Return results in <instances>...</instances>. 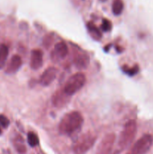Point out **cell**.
<instances>
[{
  "mask_svg": "<svg viewBox=\"0 0 153 154\" xmlns=\"http://www.w3.org/2000/svg\"><path fill=\"white\" fill-rule=\"evenodd\" d=\"M83 123V117L78 111H71L63 116L58 124V132L64 135H70L79 130Z\"/></svg>",
  "mask_w": 153,
  "mask_h": 154,
  "instance_id": "obj_1",
  "label": "cell"
},
{
  "mask_svg": "<svg viewBox=\"0 0 153 154\" xmlns=\"http://www.w3.org/2000/svg\"><path fill=\"white\" fill-rule=\"evenodd\" d=\"M136 123L134 120H130L124 124L118 138V147L121 150H124L129 147L134 139L136 134Z\"/></svg>",
  "mask_w": 153,
  "mask_h": 154,
  "instance_id": "obj_2",
  "label": "cell"
},
{
  "mask_svg": "<svg viewBox=\"0 0 153 154\" xmlns=\"http://www.w3.org/2000/svg\"><path fill=\"white\" fill-rule=\"evenodd\" d=\"M86 81V78L85 75L82 72H78L68 78L62 89L66 94L72 96L85 85Z\"/></svg>",
  "mask_w": 153,
  "mask_h": 154,
  "instance_id": "obj_3",
  "label": "cell"
},
{
  "mask_svg": "<svg viewBox=\"0 0 153 154\" xmlns=\"http://www.w3.org/2000/svg\"><path fill=\"white\" fill-rule=\"evenodd\" d=\"M96 136L91 132H86L81 135L73 146L74 154H86L94 144Z\"/></svg>",
  "mask_w": 153,
  "mask_h": 154,
  "instance_id": "obj_4",
  "label": "cell"
},
{
  "mask_svg": "<svg viewBox=\"0 0 153 154\" xmlns=\"http://www.w3.org/2000/svg\"><path fill=\"white\" fill-rule=\"evenodd\" d=\"M153 144V136L146 134L136 141L131 149V154H146Z\"/></svg>",
  "mask_w": 153,
  "mask_h": 154,
  "instance_id": "obj_5",
  "label": "cell"
},
{
  "mask_svg": "<svg viewBox=\"0 0 153 154\" xmlns=\"http://www.w3.org/2000/svg\"><path fill=\"white\" fill-rule=\"evenodd\" d=\"M116 141V135L109 133L105 135L98 146L95 154H110Z\"/></svg>",
  "mask_w": 153,
  "mask_h": 154,
  "instance_id": "obj_6",
  "label": "cell"
},
{
  "mask_svg": "<svg viewBox=\"0 0 153 154\" xmlns=\"http://www.w3.org/2000/svg\"><path fill=\"white\" fill-rule=\"evenodd\" d=\"M70 97L64 93L63 89H59L52 95V103L56 108H62L70 102Z\"/></svg>",
  "mask_w": 153,
  "mask_h": 154,
  "instance_id": "obj_7",
  "label": "cell"
},
{
  "mask_svg": "<svg viewBox=\"0 0 153 154\" xmlns=\"http://www.w3.org/2000/svg\"><path fill=\"white\" fill-rule=\"evenodd\" d=\"M90 59L86 53L76 51L74 53L73 63L77 69H85L89 65Z\"/></svg>",
  "mask_w": 153,
  "mask_h": 154,
  "instance_id": "obj_8",
  "label": "cell"
},
{
  "mask_svg": "<svg viewBox=\"0 0 153 154\" xmlns=\"http://www.w3.org/2000/svg\"><path fill=\"white\" fill-rule=\"evenodd\" d=\"M58 73V70L55 67H49L40 75L39 82L44 87H47L50 85L52 81L56 79Z\"/></svg>",
  "mask_w": 153,
  "mask_h": 154,
  "instance_id": "obj_9",
  "label": "cell"
},
{
  "mask_svg": "<svg viewBox=\"0 0 153 154\" xmlns=\"http://www.w3.org/2000/svg\"><path fill=\"white\" fill-rule=\"evenodd\" d=\"M68 54V48L64 42H59L54 46L53 51L51 52V58L53 60L65 58Z\"/></svg>",
  "mask_w": 153,
  "mask_h": 154,
  "instance_id": "obj_10",
  "label": "cell"
},
{
  "mask_svg": "<svg viewBox=\"0 0 153 154\" xmlns=\"http://www.w3.org/2000/svg\"><path fill=\"white\" fill-rule=\"evenodd\" d=\"M43 65V53L39 49H34L30 55V67L33 70H38Z\"/></svg>",
  "mask_w": 153,
  "mask_h": 154,
  "instance_id": "obj_11",
  "label": "cell"
},
{
  "mask_svg": "<svg viewBox=\"0 0 153 154\" xmlns=\"http://www.w3.org/2000/svg\"><path fill=\"white\" fill-rule=\"evenodd\" d=\"M22 66V59L19 55H14L10 58L5 69V73L8 75H14L16 73Z\"/></svg>",
  "mask_w": 153,
  "mask_h": 154,
  "instance_id": "obj_12",
  "label": "cell"
},
{
  "mask_svg": "<svg viewBox=\"0 0 153 154\" xmlns=\"http://www.w3.org/2000/svg\"><path fill=\"white\" fill-rule=\"evenodd\" d=\"M13 145L16 151L19 154H26V146L25 142H24L23 138L20 135H16L14 138Z\"/></svg>",
  "mask_w": 153,
  "mask_h": 154,
  "instance_id": "obj_13",
  "label": "cell"
},
{
  "mask_svg": "<svg viewBox=\"0 0 153 154\" xmlns=\"http://www.w3.org/2000/svg\"><path fill=\"white\" fill-rule=\"evenodd\" d=\"M87 29L88 32H89V34L91 35L92 37L94 39V40L99 41L102 38V34L101 32L100 31L98 28L92 22H88L86 24Z\"/></svg>",
  "mask_w": 153,
  "mask_h": 154,
  "instance_id": "obj_14",
  "label": "cell"
},
{
  "mask_svg": "<svg viewBox=\"0 0 153 154\" xmlns=\"http://www.w3.org/2000/svg\"><path fill=\"white\" fill-rule=\"evenodd\" d=\"M8 48L4 44L0 45V69H3L5 66L8 57Z\"/></svg>",
  "mask_w": 153,
  "mask_h": 154,
  "instance_id": "obj_15",
  "label": "cell"
},
{
  "mask_svg": "<svg viewBox=\"0 0 153 154\" xmlns=\"http://www.w3.org/2000/svg\"><path fill=\"white\" fill-rule=\"evenodd\" d=\"M124 9V3L122 0H113L112 5V11L114 15L118 16L121 14Z\"/></svg>",
  "mask_w": 153,
  "mask_h": 154,
  "instance_id": "obj_16",
  "label": "cell"
},
{
  "mask_svg": "<svg viewBox=\"0 0 153 154\" xmlns=\"http://www.w3.org/2000/svg\"><path fill=\"white\" fill-rule=\"evenodd\" d=\"M122 72H124V73H125L126 75H128V76L133 77L139 72L140 68L137 65H134V66L131 68L128 67L127 65H124V66L122 67Z\"/></svg>",
  "mask_w": 153,
  "mask_h": 154,
  "instance_id": "obj_17",
  "label": "cell"
},
{
  "mask_svg": "<svg viewBox=\"0 0 153 154\" xmlns=\"http://www.w3.org/2000/svg\"><path fill=\"white\" fill-rule=\"evenodd\" d=\"M27 141L30 147H34L39 144L38 136L34 132H29L27 134Z\"/></svg>",
  "mask_w": 153,
  "mask_h": 154,
  "instance_id": "obj_18",
  "label": "cell"
},
{
  "mask_svg": "<svg viewBox=\"0 0 153 154\" xmlns=\"http://www.w3.org/2000/svg\"><path fill=\"white\" fill-rule=\"evenodd\" d=\"M112 23L110 20L108 19H103L102 20V23H101V29L104 32H109L112 29Z\"/></svg>",
  "mask_w": 153,
  "mask_h": 154,
  "instance_id": "obj_19",
  "label": "cell"
},
{
  "mask_svg": "<svg viewBox=\"0 0 153 154\" xmlns=\"http://www.w3.org/2000/svg\"><path fill=\"white\" fill-rule=\"evenodd\" d=\"M53 41V35L52 34H47L43 39V45L45 48H49L51 46Z\"/></svg>",
  "mask_w": 153,
  "mask_h": 154,
  "instance_id": "obj_20",
  "label": "cell"
},
{
  "mask_svg": "<svg viewBox=\"0 0 153 154\" xmlns=\"http://www.w3.org/2000/svg\"><path fill=\"white\" fill-rule=\"evenodd\" d=\"M9 125H10V120H8V118L3 114H0V126L4 129H7Z\"/></svg>",
  "mask_w": 153,
  "mask_h": 154,
  "instance_id": "obj_21",
  "label": "cell"
},
{
  "mask_svg": "<svg viewBox=\"0 0 153 154\" xmlns=\"http://www.w3.org/2000/svg\"><path fill=\"white\" fill-rule=\"evenodd\" d=\"M2 129H1V127H0V135H2Z\"/></svg>",
  "mask_w": 153,
  "mask_h": 154,
  "instance_id": "obj_22",
  "label": "cell"
},
{
  "mask_svg": "<svg viewBox=\"0 0 153 154\" xmlns=\"http://www.w3.org/2000/svg\"><path fill=\"white\" fill-rule=\"evenodd\" d=\"M100 1H101V2H104V1H106V0H100Z\"/></svg>",
  "mask_w": 153,
  "mask_h": 154,
  "instance_id": "obj_23",
  "label": "cell"
}]
</instances>
